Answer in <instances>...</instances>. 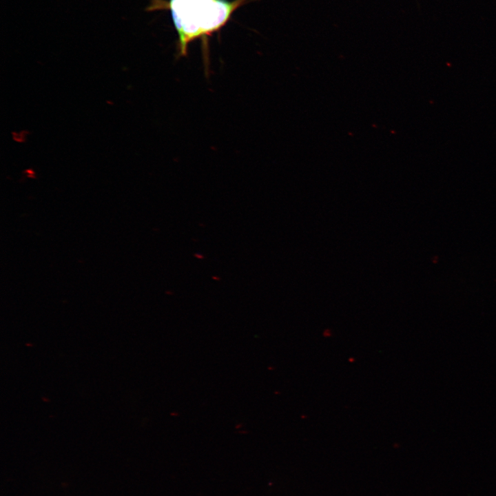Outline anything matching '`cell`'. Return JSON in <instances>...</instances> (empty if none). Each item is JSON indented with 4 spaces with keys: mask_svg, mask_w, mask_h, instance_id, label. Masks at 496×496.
I'll use <instances>...</instances> for the list:
<instances>
[{
    "mask_svg": "<svg viewBox=\"0 0 496 496\" xmlns=\"http://www.w3.org/2000/svg\"><path fill=\"white\" fill-rule=\"evenodd\" d=\"M248 0H152L147 11L169 10L177 33L178 56L189 44L219 31Z\"/></svg>",
    "mask_w": 496,
    "mask_h": 496,
    "instance_id": "1",
    "label": "cell"
}]
</instances>
